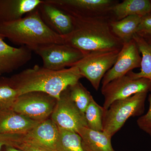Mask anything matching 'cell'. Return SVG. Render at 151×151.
I'll return each mask as SVG.
<instances>
[{"mask_svg":"<svg viewBox=\"0 0 151 151\" xmlns=\"http://www.w3.org/2000/svg\"><path fill=\"white\" fill-rule=\"evenodd\" d=\"M83 78L76 66L55 70L35 65L14 76L7 82L19 96L31 92H41L57 100L63 91Z\"/></svg>","mask_w":151,"mask_h":151,"instance_id":"1","label":"cell"},{"mask_svg":"<svg viewBox=\"0 0 151 151\" xmlns=\"http://www.w3.org/2000/svg\"><path fill=\"white\" fill-rule=\"evenodd\" d=\"M71 17L73 29L62 36L64 44L85 52L121 50L124 42L114 35L110 26L111 21L115 19L113 16Z\"/></svg>","mask_w":151,"mask_h":151,"instance_id":"2","label":"cell"},{"mask_svg":"<svg viewBox=\"0 0 151 151\" xmlns=\"http://www.w3.org/2000/svg\"><path fill=\"white\" fill-rule=\"evenodd\" d=\"M0 35L30 50L48 44H64L63 37L44 22L37 8L18 20L0 24Z\"/></svg>","mask_w":151,"mask_h":151,"instance_id":"3","label":"cell"},{"mask_svg":"<svg viewBox=\"0 0 151 151\" xmlns=\"http://www.w3.org/2000/svg\"><path fill=\"white\" fill-rule=\"evenodd\" d=\"M147 93L140 92L126 99L117 100L107 110H104L103 132L112 137L130 117L142 115L145 110Z\"/></svg>","mask_w":151,"mask_h":151,"instance_id":"4","label":"cell"},{"mask_svg":"<svg viewBox=\"0 0 151 151\" xmlns=\"http://www.w3.org/2000/svg\"><path fill=\"white\" fill-rule=\"evenodd\" d=\"M120 51L87 52L73 66L78 68L82 77L86 78L94 89L97 91L104 76L117 60Z\"/></svg>","mask_w":151,"mask_h":151,"instance_id":"5","label":"cell"},{"mask_svg":"<svg viewBox=\"0 0 151 151\" xmlns=\"http://www.w3.org/2000/svg\"><path fill=\"white\" fill-rule=\"evenodd\" d=\"M31 50L40 57L43 67L55 70L72 67L87 53L64 44L44 45Z\"/></svg>","mask_w":151,"mask_h":151,"instance_id":"6","label":"cell"},{"mask_svg":"<svg viewBox=\"0 0 151 151\" xmlns=\"http://www.w3.org/2000/svg\"><path fill=\"white\" fill-rule=\"evenodd\" d=\"M57 101L43 92H29L19 96L12 111L33 121L42 122L51 116Z\"/></svg>","mask_w":151,"mask_h":151,"instance_id":"7","label":"cell"},{"mask_svg":"<svg viewBox=\"0 0 151 151\" xmlns=\"http://www.w3.org/2000/svg\"><path fill=\"white\" fill-rule=\"evenodd\" d=\"M71 16L78 18L112 16L111 9L119 2L116 0H46Z\"/></svg>","mask_w":151,"mask_h":151,"instance_id":"8","label":"cell"},{"mask_svg":"<svg viewBox=\"0 0 151 151\" xmlns=\"http://www.w3.org/2000/svg\"><path fill=\"white\" fill-rule=\"evenodd\" d=\"M150 88V82L147 79H134L128 73L102 87L101 92L104 97L103 108L107 110L113 102L140 92H148Z\"/></svg>","mask_w":151,"mask_h":151,"instance_id":"9","label":"cell"},{"mask_svg":"<svg viewBox=\"0 0 151 151\" xmlns=\"http://www.w3.org/2000/svg\"><path fill=\"white\" fill-rule=\"evenodd\" d=\"M50 119L58 128L77 133L82 127H88L84 113L70 99L68 88L63 92L57 101Z\"/></svg>","mask_w":151,"mask_h":151,"instance_id":"10","label":"cell"},{"mask_svg":"<svg viewBox=\"0 0 151 151\" xmlns=\"http://www.w3.org/2000/svg\"><path fill=\"white\" fill-rule=\"evenodd\" d=\"M134 39L124 42L117 60L102 80V87L116 78L127 75L132 70L140 67L142 57Z\"/></svg>","mask_w":151,"mask_h":151,"instance_id":"11","label":"cell"},{"mask_svg":"<svg viewBox=\"0 0 151 151\" xmlns=\"http://www.w3.org/2000/svg\"><path fill=\"white\" fill-rule=\"evenodd\" d=\"M59 128L51 119L39 122L22 135V142L38 147L47 151H56Z\"/></svg>","mask_w":151,"mask_h":151,"instance_id":"12","label":"cell"},{"mask_svg":"<svg viewBox=\"0 0 151 151\" xmlns=\"http://www.w3.org/2000/svg\"><path fill=\"white\" fill-rule=\"evenodd\" d=\"M37 9L44 22L57 34L64 36L72 31L73 23L71 17L46 0H43Z\"/></svg>","mask_w":151,"mask_h":151,"instance_id":"13","label":"cell"},{"mask_svg":"<svg viewBox=\"0 0 151 151\" xmlns=\"http://www.w3.org/2000/svg\"><path fill=\"white\" fill-rule=\"evenodd\" d=\"M0 35V72H9L23 66L32 58V50L27 47H14L4 41Z\"/></svg>","mask_w":151,"mask_h":151,"instance_id":"14","label":"cell"},{"mask_svg":"<svg viewBox=\"0 0 151 151\" xmlns=\"http://www.w3.org/2000/svg\"><path fill=\"white\" fill-rule=\"evenodd\" d=\"M43 0H0V24L16 21L37 8Z\"/></svg>","mask_w":151,"mask_h":151,"instance_id":"15","label":"cell"},{"mask_svg":"<svg viewBox=\"0 0 151 151\" xmlns=\"http://www.w3.org/2000/svg\"><path fill=\"white\" fill-rule=\"evenodd\" d=\"M40 122L12 110L0 112V134L24 135Z\"/></svg>","mask_w":151,"mask_h":151,"instance_id":"16","label":"cell"},{"mask_svg":"<svg viewBox=\"0 0 151 151\" xmlns=\"http://www.w3.org/2000/svg\"><path fill=\"white\" fill-rule=\"evenodd\" d=\"M77 133L81 137L85 151H115L111 143L112 137L103 131L84 127Z\"/></svg>","mask_w":151,"mask_h":151,"instance_id":"17","label":"cell"},{"mask_svg":"<svg viewBox=\"0 0 151 151\" xmlns=\"http://www.w3.org/2000/svg\"><path fill=\"white\" fill-rule=\"evenodd\" d=\"M111 13L117 20L132 16H145L151 13V1L124 0L113 6Z\"/></svg>","mask_w":151,"mask_h":151,"instance_id":"18","label":"cell"},{"mask_svg":"<svg viewBox=\"0 0 151 151\" xmlns=\"http://www.w3.org/2000/svg\"><path fill=\"white\" fill-rule=\"evenodd\" d=\"M142 17L137 16H129L119 20L113 19L110 26L113 33L123 42L133 39L137 32Z\"/></svg>","mask_w":151,"mask_h":151,"instance_id":"19","label":"cell"},{"mask_svg":"<svg viewBox=\"0 0 151 151\" xmlns=\"http://www.w3.org/2000/svg\"><path fill=\"white\" fill-rule=\"evenodd\" d=\"M142 54L140 71L134 73L132 71L128 74L134 79L145 78L150 82L151 92V45L144 38L135 34L133 37Z\"/></svg>","mask_w":151,"mask_h":151,"instance_id":"20","label":"cell"},{"mask_svg":"<svg viewBox=\"0 0 151 151\" xmlns=\"http://www.w3.org/2000/svg\"><path fill=\"white\" fill-rule=\"evenodd\" d=\"M59 130L56 151H85L78 133L60 128Z\"/></svg>","mask_w":151,"mask_h":151,"instance_id":"21","label":"cell"},{"mask_svg":"<svg viewBox=\"0 0 151 151\" xmlns=\"http://www.w3.org/2000/svg\"><path fill=\"white\" fill-rule=\"evenodd\" d=\"M104 109L95 101L93 97L84 112L87 127L89 129L103 131Z\"/></svg>","mask_w":151,"mask_h":151,"instance_id":"22","label":"cell"},{"mask_svg":"<svg viewBox=\"0 0 151 151\" xmlns=\"http://www.w3.org/2000/svg\"><path fill=\"white\" fill-rule=\"evenodd\" d=\"M69 96L82 113L86 111L92 98L91 93L80 82L68 87Z\"/></svg>","mask_w":151,"mask_h":151,"instance_id":"23","label":"cell"},{"mask_svg":"<svg viewBox=\"0 0 151 151\" xmlns=\"http://www.w3.org/2000/svg\"><path fill=\"white\" fill-rule=\"evenodd\" d=\"M19 95L8 83L0 85V112L11 111Z\"/></svg>","mask_w":151,"mask_h":151,"instance_id":"24","label":"cell"},{"mask_svg":"<svg viewBox=\"0 0 151 151\" xmlns=\"http://www.w3.org/2000/svg\"><path fill=\"white\" fill-rule=\"evenodd\" d=\"M149 108L147 113L140 117L137 121L138 127L151 137V94L148 97Z\"/></svg>","mask_w":151,"mask_h":151,"instance_id":"25","label":"cell"},{"mask_svg":"<svg viewBox=\"0 0 151 151\" xmlns=\"http://www.w3.org/2000/svg\"><path fill=\"white\" fill-rule=\"evenodd\" d=\"M22 135L0 134V151L6 146L17 148L22 142Z\"/></svg>","mask_w":151,"mask_h":151,"instance_id":"26","label":"cell"},{"mask_svg":"<svg viewBox=\"0 0 151 151\" xmlns=\"http://www.w3.org/2000/svg\"><path fill=\"white\" fill-rule=\"evenodd\" d=\"M136 34L140 36L151 35V13L142 17Z\"/></svg>","mask_w":151,"mask_h":151,"instance_id":"27","label":"cell"},{"mask_svg":"<svg viewBox=\"0 0 151 151\" xmlns=\"http://www.w3.org/2000/svg\"><path fill=\"white\" fill-rule=\"evenodd\" d=\"M17 148L23 151H47L38 147L26 143H22Z\"/></svg>","mask_w":151,"mask_h":151,"instance_id":"28","label":"cell"},{"mask_svg":"<svg viewBox=\"0 0 151 151\" xmlns=\"http://www.w3.org/2000/svg\"><path fill=\"white\" fill-rule=\"evenodd\" d=\"M4 151H23L19 149L11 147V146H6L4 147Z\"/></svg>","mask_w":151,"mask_h":151,"instance_id":"29","label":"cell"},{"mask_svg":"<svg viewBox=\"0 0 151 151\" xmlns=\"http://www.w3.org/2000/svg\"><path fill=\"white\" fill-rule=\"evenodd\" d=\"M141 37L144 38L145 40L146 41L151 45V35H146Z\"/></svg>","mask_w":151,"mask_h":151,"instance_id":"30","label":"cell"},{"mask_svg":"<svg viewBox=\"0 0 151 151\" xmlns=\"http://www.w3.org/2000/svg\"><path fill=\"white\" fill-rule=\"evenodd\" d=\"M1 72H0V74H1Z\"/></svg>","mask_w":151,"mask_h":151,"instance_id":"31","label":"cell"}]
</instances>
